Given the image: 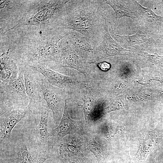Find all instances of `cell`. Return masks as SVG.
<instances>
[{
	"mask_svg": "<svg viewBox=\"0 0 163 163\" xmlns=\"http://www.w3.org/2000/svg\"><path fill=\"white\" fill-rule=\"evenodd\" d=\"M104 0H69L56 20L53 30L75 31L91 45L97 47L102 42L106 20Z\"/></svg>",
	"mask_w": 163,
	"mask_h": 163,
	"instance_id": "cell-1",
	"label": "cell"
},
{
	"mask_svg": "<svg viewBox=\"0 0 163 163\" xmlns=\"http://www.w3.org/2000/svg\"><path fill=\"white\" fill-rule=\"evenodd\" d=\"M20 47L8 52L19 66L58 62L61 54L60 41L71 34L72 30L57 29L43 30Z\"/></svg>",
	"mask_w": 163,
	"mask_h": 163,
	"instance_id": "cell-2",
	"label": "cell"
},
{
	"mask_svg": "<svg viewBox=\"0 0 163 163\" xmlns=\"http://www.w3.org/2000/svg\"><path fill=\"white\" fill-rule=\"evenodd\" d=\"M69 0H28L17 24L5 33L20 27L34 26L42 30H53L56 20Z\"/></svg>",
	"mask_w": 163,
	"mask_h": 163,
	"instance_id": "cell-3",
	"label": "cell"
},
{
	"mask_svg": "<svg viewBox=\"0 0 163 163\" xmlns=\"http://www.w3.org/2000/svg\"><path fill=\"white\" fill-rule=\"evenodd\" d=\"M18 69L16 79L9 82H0V113L26 107L29 103L23 69L21 66Z\"/></svg>",
	"mask_w": 163,
	"mask_h": 163,
	"instance_id": "cell-4",
	"label": "cell"
},
{
	"mask_svg": "<svg viewBox=\"0 0 163 163\" xmlns=\"http://www.w3.org/2000/svg\"><path fill=\"white\" fill-rule=\"evenodd\" d=\"M38 78L47 106L52 112L54 121L57 122L64 112L67 94L62 89L50 84L39 73Z\"/></svg>",
	"mask_w": 163,
	"mask_h": 163,
	"instance_id": "cell-5",
	"label": "cell"
},
{
	"mask_svg": "<svg viewBox=\"0 0 163 163\" xmlns=\"http://www.w3.org/2000/svg\"><path fill=\"white\" fill-rule=\"evenodd\" d=\"M108 26L109 33L112 37L120 45L134 47L142 50L147 47H157L162 45L161 39L152 34L142 32L128 36H121L115 34L110 22Z\"/></svg>",
	"mask_w": 163,
	"mask_h": 163,
	"instance_id": "cell-6",
	"label": "cell"
},
{
	"mask_svg": "<svg viewBox=\"0 0 163 163\" xmlns=\"http://www.w3.org/2000/svg\"><path fill=\"white\" fill-rule=\"evenodd\" d=\"M21 67L23 70L26 92L29 100L28 106L32 111H41L46 104L38 82L39 72L27 66Z\"/></svg>",
	"mask_w": 163,
	"mask_h": 163,
	"instance_id": "cell-7",
	"label": "cell"
},
{
	"mask_svg": "<svg viewBox=\"0 0 163 163\" xmlns=\"http://www.w3.org/2000/svg\"><path fill=\"white\" fill-rule=\"evenodd\" d=\"M28 66L42 74L50 84L62 89L67 94L79 82L76 78L54 71L45 64Z\"/></svg>",
	"mask_w": 163,
	"mask_h": 163,
	"instance_id": "cell-8",
	"label": "cell"
},
{
	"mask_svg": "<svg viewBox=\"0 0 163 163\" xmlns=\"http://www.w3.org/2000/svg\"><path fill=\"white\" fill-rule=\"evenodd\" d=\"M68 103L66 99L62 117L59 126L49 133L48 140L50 146L52 148L66 135L77 132L82 128V121H75L71 118Z\"/></svg>",
	"mask_w": 163,
	"mask_h": 163,
	"instance_id": "cell-9",
	"label": "cell"
},
{
	"mask_svg": "<svg viewBox=\"0 0 163 163\" xmlns=\"http://www.w3.org/2000/svg\"><path fill=\"white\" fill-rule=\"evenodd\" d=\"M65 38L83 61L91 64L99 61L97 47L89 43L81 34L72 30L71 34Z\"/></svg>",
	"mask_w": 163,
	"mask_h": 163,
	"instance_id": "cell-10",
	"label": "cell"
},
{
	"mask_svg": "<svg viewBox=\"0 0 163 163\" xmlns=\"http://www.w3.org/2000/svg\"><path fill=\"white\" fill-rule=\"evenodd\" d=\"M28 2V0H1L0 28L8 24H13V27L15 25L21 18Z\"/></svg>",
	"mask_w": 163,
	"mask_h": 163,
	"instance_id": "cell-11",
	"label": "cell"
},
{
	"mask_svg": "<svg viewBox=\"0 0 163 163\" xmlns=\"http://www.w3.org/2000/svg\"><path fill=\"white\" fill-rule=\"evenodd\" d=\"M31 112L27 105L0 113L1 143L10 138L11 131L15 126Z\"/></svg>",
	"mask_w": 163,
	"mask_h": 163,
	"instance_id": "cell-12",
	"label": "cell"
},
{
	"mask_svg": "<svg viewBox=\"0 0 163 163\" xmlns=\"http://www.w3.org/2000/svg\"><path fill=\"white\" fill-rule=\"evenodd\" d=\"M61 54L56 66L60 68H70L77 70L86 77L88 74L84 68L83 60L72 48L66 38L60 42Z\"/></svg>",
	"mask_w": 163,
	"mask_h": 163,
	"instance_id": "cell-13",
	"label": "cell"
},
{
	"mask_svg": "<svg viewBox=\"0 0 163 163\" xmlns=\"http://www.w3.org/2000/svg\"><path fill=\"white\" fill-rule=\"evenodd\" d=\"M107 22L106 19L103 39L97 47L99 61L110 56L130 54L131 51L123 48L112 37L108 30Z\"/></svg>",
	"mask_w": 163,
	"mask_h": 163,
	"instance_id": "cell-14",
	"label": "cell"
},
{
	"mask_svg": "<svg viewBox=\"0 0 163 163\" xmlns=\"http://www.w3.org/2000/svg\"><path fill=\"white\" fill-rule=\"evenodd\" d=\"M133 1L136 7V19L142 26L154 28L163 23V17L156 14L151 9L144 7L136 1Z\"/></svg>",
	"mask_w": 163,
	"mask_h": 163,
	"instance_id": "cell-15",
	"label": "cell"
},
{
	"mask_svg": "<svg viewBox=\"0 0 163 163\" xmlns=\"http://www.w3.org/2000/svg\"><path fill=\"white\" fill-rule=\"evenodd\" d=\"M0 82H9L16 79L19 69L16 62L6 52L1 55Z\"/></svg>",
	"mask_w": 163,
	"mask_h": 163,
	"instance_id": "cell-16",
	"label": "cell"
},
{
	"mask_svg": "<svg viewBox=\"0 0 163 163\" xmlns=\"http://www.w3.org/2000/svg\"><path fill=\"white\" fill-rule=\"evenodd\" d=\"M139 139L137 156L141 158L146 157L157 146L162 138V134L156 131L146 132Z\"/></svg>",
	"mask_w": 163,
	"mask_h": 163,
	"instance_id": "cell-17",
	"label": "cell"
},
{
	"mask_svg": "<svg viewBox=\"0 0 163 163\" xmlns=\"http://www.w3.org/2000/svg\"><path fill=\"white\" fill-rule=\"evenodd\" d=\"M85 92L82 98L83 104L78 105L82 108L85 114L86 120H92L98 107L96 93L91 86H88V84H85Z\"/></svg>",
	"mask_w": 163,
	"mask_h": 163,
	"instance_id": "cell-18",
	"label": "cell"
},
{
	"mask_svg": "<svg viewBox=\"0 0 163 163\" xmlns=\"http://www.w3.org/2000/svg\"><path fill=\"white\" fill-rule=\"evenodd\" d=\"M104 1L105 4L108 5L113 9L117 18H120L127 17L136 20L135 13L126 8L121 1L106 0H104Z\"/></svg>",
	"mask_w": 163,
	"mask_h": 163,
	"instance_id": "cell-19",
	"label": "cell"
},
{
	"mask_svg": "<svg viewBox=\"0 0 163 163\" xmlns=\"http://www.w3.org/2000/svg\"><path fill=\"white\" fill-rule=\"evenodd\" d=\"M49 110L46 104L43 107L41 110V118L38 129L40 138L43 141L48 140L49 137L48 124Z\"/></svg>",
	"mask_w": 163,
	"mask_h": 163,
	"instance_id": "cell-20",
	"label": "cell"
},
{
	"mask_svg": "<svg viewBox=\"0 0 163 163\" xmlns=\"http://www.w3.org/2000/svg\"><path fill=\"white\" fill-rule=\"evenodd\" d=\"M124 105L123 102L120 100L113 101L107 107L101 110L95 117V119H98L104 115L111 111L123 109Z\"/></svg>",
	"mask_w": 163,
	"mask_h": 163,
	"instance_id": "cell-21",
	"label": "cell"
},
{
	"mask_svg": "<svg viewBox=\"0 0 163 163\" xmlns=\"http://www.w3.org/2000/svg\"><path fill=\"white\" fill-rule=\"evenodd\" d=\"M20 163H34V159L26 145H22L19 153Z\"/></svg>",
	"mask_w": 163,
	"mask_h": 163,
	"instance_id": "cell-22",
	"label": "cell"
},
{
	"mask_svg": "<svg viewBox=\"0 0 163 163\" xmlns=\"http://www.w3.org/2000/svg\"><path fill=\"white\" fill-rule=\"evenodd\" d=\"M92 63L96 64L100 69L103 71L108 70L110 67V64L106 62H99L98 61L94 62Z\"/></svg>",
	"mask_w": 163,
	"mask_h": 163,
	"instance_id": "cell-23",
	"label": "cell"
},
{
	"mask_svg": "<svg viewBox=\"0 0 163 163\" xmlns=\"http://www.w3.org/2000/svg\"><path fill=\"white\" fill-rule=\"evenodd\" d=\"M94 145V144H90V149L95 155L96 157L99 159L100 158V156H101V152H100L99 148Z\"/></svg>",
	"mask_w": 163,
	"mask_h": 163,
	"instance_id": "cell-24",
	"label": "cell"
},
{
	"mask_svg": "<svg viewBox=\"0 0 163 163\" xmlns=\"http://www.w3.org/2000/svg\"><path fill=\"white\" fill-rule=\"evenodd\" d=\"M47 158V157H41L40 158L38 159L36 163H43Z\"/></svg>",
	"mask_w": 163,
	"mask_h": 163,
	"instance_id": "cell-25",
	"label": "cell"
}]
</instances>
